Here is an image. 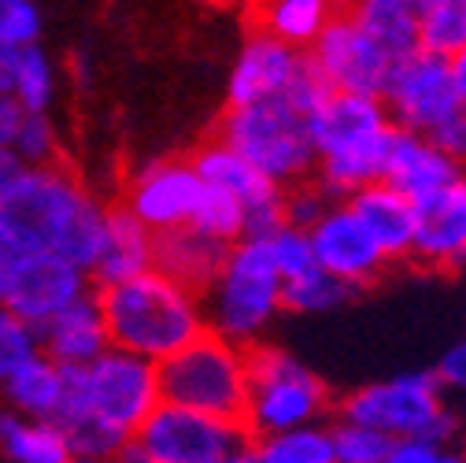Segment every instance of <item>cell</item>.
I'll list each match as a JSON object with an SVG mask.
<instances>
[{"label": "cell", "instance_id": "obj_4", "mask_svg": "<svg viewBox=\"0 0 466 463\" xmlns=\"http://www.w3.org/2000/svg\"><path fill=\"white\" fill-rule=\"evenodd\" d=\"M308 127L315 145V179L333 201L352 197L381 179V159L392 134L381 97L326 89L308 115Z\"/></svg>", "mask_w": 466, "mask_h": 463}, {"label": "cell", "instance_id": "obj_29", "mask_svg": "<svg viewBox=\"0 0 466 463\" xmlns=\"http://www.w3.org/2000/svg\"><path fill=\"white\" fill-rule=\"evenodd\" d=\"M8 93L23 104V111H52L56 93H60V67L37 45H23L15 52V64L8 75Z\"/></svg>", "mask_w": 466, "mask_h": 463}, {"label": "cell", "instance_id": "obj_48", "mask_svg": "<svg viewBox=\"0 0 466 463\" xmlns=\"http://www.w3.org/2000/svg\"><path fill=\"white\" fill-rule=\"evenodd\" d=\"M455 445L466 452V416H459V434H455Z\"/></svg>", "mask_w": 466, "mask_h": 463}, {"label": "cell", "instance_id": "obj_23", "mask_svg": "<svg viewBox=\"0 0 466 463\" xmlns=\"http://www.w3.org/2000/svg\"><path fill=\"white\" fill-rule=\"evenodd\" d=\"M226 249L222 242L200 234L197 226H174V230H163V234H156V271L178 278L182 285H193L197 293L215 278V271L222 267L226 260Z\"/></svg>", "mask_w": 466, "mask_h": 463}, {"label": "cell", "instance_id": "obj_49", "mask_svg": "<svg viewBox=\"0 0 466 463\" xmlns=\"http://www.w3.org/2000/svg\"><path fill=\"white\" fill-rule=\"evenodd\" d=\"M75 463H115V459H75Z\"/></svg>", "mask_w": 466, "mask_h": 463}, {"label": "cell", "instance_id": "obj_13", "mask_svg": "<svg viewBox=\"0 0 466 463\" xmlns=\"http://www.w3.org/2000/svg\"><path fill=\"white\" fill-rule=\"evenodd\" d=\"M304 52H308V64L319 75V82L333 93L381 97V86L392 67V56H385L340 8Z\"/></svg>", "mask_w": 466, "mask_h": 463}, {"label": "cell", "instance_id": "obj_3", "mask_svg": "<svg viewBox=\"0 0 466 463\" xmlns=\"http://www.w3.org/2000/svg\"><path fill=\"white\" fill-rule=\"evenodd\" d=\"M104 312L107 341L148 364H163L208 330L204 304L193 285L156 267L111 285H93Z\"/></svg>", "mask_w": 466, "mask_h": 463}, {"label": "cell", "instance_id": "obj_17", "mask_svg": "<svg viewBox=\"0 0 466 463\" xmlns=\"http://www.w3.org/2000/svg\"><path fill=\"white\" fill-rule=\"evenodd\" d=\"M93 289V278L86 267H78L67 256L56 252H23L8 274L5 289V308L23 315L30 326H41L48 315L67 308L82 293Z\"/></svg>", "mask_w": 466, "mask_h": 463}, {"label": "cell", "instance_id": "obj_8", "mask_svg": "<svg viewBox=\"0 0 466 463\" xmlns=\"http://www.w3.org/2000/svg\"><path fill=\"white\" fill-rule=\"evenodd\" d=\"M215 138L226 141L233 152H241L278 186H293L315 175V145H311L308 111L289 97L226 108Z\"/></svg>", "mask_w": 466, "mask_h": 463}, {"label": "cell", "instance_id": "obj_34", "mask_svg": "<svg viewBox=\"0 0 466 463\" xmlns=\"http://www.w3.org/2000/svg\"><path fill=\"white\" fill-rule=\"evenodd\" d=\"M8 149L23 159V167H41L60 159V130L52 123V111H23V123L12 134Z\"/></svg>", "mask_w": 466, "mask_h": 463}, {"label": "cell", "instance_id": "obj_20", "mask_svg": "<svg viewBox=\"0 0 466 463\" xmlns=\"http://www.w3.org/2000/svg\"><path fill=\"white\" fill-rule=\"evenodd\" d=\"M107 345L111 341H107L96 289L82 293L78 301H71L67 308H60L37 326V349L60 367H82L96 360Z\"/></svg>", "mask_w": 466, "mask_h": 463}, {"label": "cell", "instance_id": "obj_18", "mask_svg": "<svg viewBox=\"0 0 466 463\" xmlns=\"http://www.w3.org/2000/svg\"><path fill=\"white\" fill-rule=\"evenodd\" d=\"M411 263L426 271L466 267V175L433 197L415 201V249Z\"/></svg>", "mask_w": 466, "mask_h": 463}, {"label": "cell", "instance_id": "obj_27", "mask_svg": "<svg viewBox=\"0 0 466 463\" xmlns=\"http://www.w3.org/2000/svg\"><path fill=\"white\" fill-rule=\"evenodd\" d=\"M340 0H267L259 8V30L297 45V48H308L319 30L337 15Z\"/></svg>", "mask_w": 466, "mask_h": 463}, {"label": "cell", "instance_id": "obj_35", "mask_svg": "<svg viewBox=\"0 0 466 463\" xmlns=\"http://www.w3.org/2000/svg\"><path fill=\"white\" fill-rule=\"evenodd\" d=\"M267 252H270V263L278 267L281 278H297L304 274L308 267H315V252H311V238L304 226H293V222H281L274 226L270 234L263 238Z\"/></svg>", "mask_w": 466, "mask_h": 463}, {"label": "cell", "instance_id": "obj_42", "mask_svg": "<svg viewBox=\"0 0 466 463\" xmlns=\"http://www.w3.org/2000/svg\"><path fill=\"white\" fill-rule=\"evenodd\" d=\"M19 123H23V104L8 89H0V145L12 141V134L19 130Z\"/></svg>", "mask_w": 466, "mask_h": 463}, {"label": "cell", "instance_id": "obj_38", "mask_svg": "<svg viewBox=\"0 0 466 463\" xmlns=\"http://www.w3.org/2000/svg\"><path fill=\"white\" fill-rule=\"evenodd\" d=\"M0 41H8L15 48L41 41L37 0H0Z\"/></svg>", "mask_w": 466, "mask_h": 463}, {"label": "cell", "instance_id": "obj_32", "mask_svg": "<svg viewBox=\"0 0 466 463\" xmlns=\"http://www.w3.org/2000/svg\"><path fill=\"white\" fill-rule=\"evenodd\" d=\"M189 226H197L200 234H208V238H215L222 245H233V242L245 238V204L238 197H229L226 190L204 186Z\"/></svg>", "mask_w": 466, "mask_h": 463}, {"label": "cell", "instance_id": "obj_28", "mask_svg": "<svg viewBox=\"0 0 466 463\" xmlns=\"http://www.w3.org/2000/svg\"><path fill=\"white\" fill-rule=\"evenodd\" d=\"M256 463H333L329 423H308L293 430H274L248 441Z\"/></svg>", "mask_w": 466, "mask_h": 463}, {"label": "cell", "instance_id": "obj_11", "mask_svg": "<svg viewBox=\"0 0 466 463\" xmlns=\"http://www.w3.org/2000/svg\"><path fill=\"white\" fill-rule=\"evenodd\" d=\"M248 441L252 437L241 419L208 416L167 400L156 404L134 434L145 463H222Z\"/></svg>", "mask_w": 466, "mask_h": 463}, {"label": "cell", "instance_id": "obj_44", "mask_svg": "<svg viewBox=\"0 0 466 463\" xmlns=\"http://www.w3.org/2000/svg\"><path fill=\"white\" fill-rule=\"evenodd\" d=\"M448 67H451V82H455L459 97L466 100V45H462L455 56H448Z\"/></svg>", "mask_w": 466, "mask_h": 463}, {"label": "cell", "instance_id": "obj_26", "mask_svg": "<svg viewBox=\"0 0 466 463\" xmlns=\"http://www.w3.org/2000/svg\"><path fill=\"white\" fill-rule=\"evenodd\" d=\"M0 448L12 463H75L71 445L56 419L0 412Z\"/></svg>", "mask_w": 466, "mask_h": 463}, {"label": "cell", "instance_id": "obj_39", "mask_svg": "<svg viewBox=\"0 0 466 463\" xmlns=\"http://www.w3.org/2000/svg\"><path fill=\"white\" fill-rule=\"evenodd\" d=\"M430 141H433L448 159H455V163L466 170V100H462L459 108H451L444 119L430 130Z\"/></svg>", "mask_w": 466, "mask_h": 463}, {"label": "cell", "instance_id": "obj_7", "mask_svg": "<svg viewBox=\"0 0 466 463\" xmlns=\"http://www.w3.org/2000/svg\"><path fill=\"white\" fill-rule=\"evenodd\" d=\"M337 396L326 378L281 345L259 341L248 349V396L241 423L248 437L293 430L308 423H329Z\"/></svg>", "mask_w": 466, "mask_h": 463}, {"label": "cell", "instance_id": "obj_9", "mask_svg": "<svg viewBox=\"0 0 466 463\" xmlns=\"http://www.w3.org/2000/svg\"><path fill=\"white\" fill-rule=\"evenodd\" d=\"M159 400L222 419H241L248 396V349L204 330L186 349L156 364Z\"/></svg>", "mask_w": 466, "mask_h": 463}, {"label": "cell", "instance_id": "obj_50", "mask_svg": "<svg viewBox=\"0 0 466 463\" xmlns=\"http://www.w3.org/2000/svg\"><path fill=\"white\" fill-rule=\"evenodd\" d=\"M407 5H415V8H419V0H407Z\"/></svg>", "mask_w": 466, "mask_h": 463}, {"label": "cell", "instance_id": "obj_47", "mask_svg": "<svg viewBox=\"0 0 466 463\" xmlns=\"http://www.w3.org/2000/svg\"><path fill=\"white\" fill-rule=\"evenodd\" d=\"M222 463H256V456H252V445H245L241 452H233L229 459H222Z\"/></svg>", "mask_w": 466, "mask_h": 463}, {"label": "cell", "instance_id": "obj_22", "mask_svg": "<svg viewBox=\"0 0 466 463\" xmlns=\"http://www.w3.org/2000/svg\"><path fill=\"white\" fill-rule=\"evenodd\" d=\"M156 263V234L134 219L123 204H111L104 215L100 230V245L89 263L93 285H111V282H127Z\"/></svg>", "mask_w": 466, "mask_h": 463}, {"label": "cell", "instance_id": "obj_40", "mask_svg": "<svg viewBox=\"0 0 466 463\" xmlns=\"http://www.w3.org/2000/svg\"><path fill=\"white\" fill-rule=\"evenodd\" d=\"M437 378L451 400H466V337H459L437 364Z\"/></svg>", "mask_w": 466, "mask_h": 463}, {"label": "cell", "instance_id": "obj_25", "mask_svg": "<svg viewBox=\"0 0 466 463\" xmlns=\"http://www.w3.org/2000/svg\"><path fill=\"white\" fill-rule=\"evenodd\" d=\"M0 386H5V400L12 412L34 416V419H56V412H60V404H64L67 371L60 364H52L45 353H34Z\"/></svg>", "mask_w": 466, "mask_h": 463}, {"label": "cell", "instance_id": "obj_14", "mask_svg": "<svg viewBox=\"0 0 466 463\" xmlns=\"http://www.w3.org/2000/svg\"><path fill=\"white\" fill-rule=\"evenodd\" d=\"M204 193V179L189 156H170V159H148L141 163L123 186V208L141 219L152 234L186 226L197 211V201Z\"/></svg>", "mask_w": 466, "mask_h": 463}, {"label": "cell", "instance_id": "obj_15", "mask_svg": "<svg viewBox=\"0 0 466 463\" xmlns=\"http://www.w3.org/2000/svg\"><path fill=\"white\" fill-rule=\"evenodd\" d=\"M311 252H315V267L329 271L333 278H340L344 285L370 289L381 282V274L389 271L385 256L378 252L374 238L367 234V226L360 222V215L348 208V201H333L311 226Z\"/></svg>", "mask_w": 466, "mask_h": 463}, {"label": "cell", "instance_id": "obj_6", "mask_svg": "<svg viewBox=\"0 0 466 463\" xmlns=\"http://www.w3.org/2000/svg\"><path fill=\"white\" fill-rule=\"evenodd\" d=\"M333 416L374 427L392 441L426 437V441L451 445L459 434V408L444 393L437 371H407L381 382H367L352 393L337 396Z\"/></svg>", "mask_w": 466, "mask_h": 463}, {"label": "cell", "instance_id": "obj_30", "mask_svg": "<svg viewBox=\"0 0 466 463\" xmlns=\"http://www.w3.org/2000/svg\"><path fill=\"white\" fill-rule=\"evenodd\" d=\"M352 297H356V289L344 285L322 267H308L304 274L281 282V308L289 315H326V312L344 308Z\"/></svg>", "mask_w": 466, "mask_h": 463}, {"label": "cell", "instance_id": "obj_46", "mask_svg": "<svg viewBox=\"0 0 466 463\" xmlns=\"http://www.w3.org/2000/svg\"><path fill=\"white\" fill-rule=\"evenodd\" d=\"M433 463H466V452H462V448L451 441V445H441V448H437Z\"/></svg>", "mask_w": 466, "mask_h": 463}, {"label": "cell", "instance_id": "obj_41", "mask_svg": "<svg viewBox=\"0 0 466 463\" xmlns=\"http://www.w3.org/2000/svg\"><path fill=\"white\" fill-rule=\"evenodd\" d=\"M441 441H426V437H400L392 441L385 463H433Z\"/></svg>", "mask_w": 466, "mask_h": 463}, {"label": "cell", "instance_id": "obj_2", "mask_svg": "<svg viewBox=\"0 0 466 463\" xmlns=\"http://www.w3.org/2000/svg\"><path fill=\"white\" fill-rule=\"evenodd\" d=\"M104 215L107 204H100L93 190H86V182L60 159L23 167L12 190L0 197V219L26 252H56L86 271L100 245Z\"/></svg>", "mask_w": 466, "mask_h": 463}, {"label": "cell", "instance_id": "obj_36", "mask_svg": "<svg viewBox=\"0 0 466 463\" xmlns=\"http://www.w3.org/2000/svg\"><path fill=\"white\" fill-rule=\"evenodd\" d=\"M37 349V326H30L23 315L0 304V382H5L23 360H30Z\"/></svg>", "mask_w": 466, "mask_h": 463}, {"label": "cell", "instance_id": "obj_16", "mask_svg": "<svg viewBox=\"0 0 466 463\" xmlns=\"http://www.w3.org/2000/svg\"><path fill=\"white\" fill-rule=\"evenodd\" d=\"M189 159L197 167V175L204 179V186L226 190L229 197H238L245 204V238H267L274 226L285 222L281 219V186L270 182L259 167H252L226 141L211 138Z\"/></svg>", "mask_w": 466, "mask_h": 463}, {"label": "cell", "instance_id": "obj_45", "mask_svg": "<svg viewBox=\"0 0 466 463\" xmlns=\"http://www.w3.org/2000/svg\"><path fill=\"white\" fill-rule=\"evenodd\" d=\"M15 45L0 41V89H8V75H12V64H15Z\"/></svg>", "mask_w": 466, "mask_h": 463}, {"label": "cell", "instance_id": "obj_33", "mask_svg": "<svg viewBox=\"0 0 466 463\" xmlns=\"http://www.w3.org/2000/svg\"><path fill=\"white\" fill-rule=\"evenodd\" d=\"M329 437H333V463H385L392 448L389 434L337 416L329 419Z\"/></svg>", "mask_w": 466, "mask_h": 463}, {"label": "cell", "instance_id": "obj_31", "mask_svg": "<svg viewBox=\"0 0 466 463\" xmlns=\"http://www.w3.org/2000/svg\"><path fill=\"white\" fill-rule=\"evenodd\" d=\"M419 48L433 56H455L466 45V0H419Z\"/></svg>", "mask_w": 466, "mask_h": 463}, {"label": "cell", "instance_id": "obj_5", "mask_svg": "<svg viewBox=\"0 0 466 463\" xmlns=\"http://www.w3.org/2000/svg\"><path fill=\"white\" fill-rule=\"evenodd\" d=\"M281 274L270 263L263 238H241L226 249L222 267L200 289L204 323L215 337L252 349L267 337L281 308Z\"/></svg>", "mask_w": 466, "mask_h": 463}, {"label": "cell", "instance_id": "obj_12", "mask_svg": "<svg viewBox=\"0 0 466 463\" xmlns=\"http://www.w3.org/2000/svg\"><path fill=\"white\" fill-rule=\"evenodd\" d=\"M381 104L389 111L392 127L430 134L451 108L462 104V97L451 82V67L444 56L415 48L392 60L389 78L381 86Z\"/></svg>", "mask_w": 466, "mask_h": 463}, {"label": "cell", "instance_id": "obj_37", "mask_svg": "<svg viewBox=\"0 0 466 463\" xmlns=\"http://www.w3.org/2000/svg\"><path fill=\"white\" fill-rule=\"evenodd\" d=\"M329 204H333V197L326 193V186L315 175L304 182H293V186H281V219L293 226L308 230Z\"/></svg>", "mask_w": 466, "mask_h": 463}, {"label": "cell", "instance_id": "obj_10", "mask_svg": "<svg viewBox=\"0 0 466 463\" xmlns=\"http://www.w3.org/2000/svg\"><path fill=\"white\" fill-rule=\"evenodd\" d=\"M322 93H326V86L311 71L308 52L259 30V26L245 37L238 60L229 67V78H226V108L289 97L311 115V108L322 100Z\"/></svg>", "mask_w": 466, "mask_h": 463}, {"label": "cell", "instance_id": "obj_24", "mask_svg": "<svg viewBox=\"0 0 466 463\" xmlns=\"http://www.w3.org/2000/svg\"><path fill=\"white\" fill-rule=\"evenodd\" d=\"M340 12L392 60L419 48V19L407 0H340Z\"/></svg>", "mask_w": 466, "mask_h": 463}, {"label": "cell", "instance_id": "obj_1", "mask_svg": "<svg viewBox=\"0 0 466 463\" xmlns=\"http://www.w3.org/2000/svg\"><path fill=\"white\" fill-rule=\"evenodd\" d=\"M64 371L67 386L56 423L71 445V456L115 459V452L137 434V427L159 404L156 364L107 345L96 360Z\"/></svg>", "mask_w": 466, "mask_h": 463}, {"label": "cell", "instance_id": "obj_19", "mask_svg": "<svg viewBox=\"0 0 466 463\" xmlns=\"http://www.w3.org/2000/svg\"><path fill=\"white\" fill-rule=\"evenodd\" d=\"M459 175H466V170L455 159H448L430 141V134L392 127L389 145H385V159H381V182L385 186H392L407 201H422V197H433L437 190L451 186Z\"/></svg>", "mask_w": 466, "mask_h": 463}, {"label": "cell", "instance_id": "obj_43", "mask_svg": "<svg viewBox=\"0 0 466 463\" xmlns=\"http://www.w3.org/2000/svg\"><path fill=\"white\" fill-rule=\"evenodd\" d=\"M19 170H23V159L8 145H0V197L12 190V182L19 179Z\"/></svg>", "mask_w": 466, "mask_h": 463}, {"label": "cell", "instance_id": "obj_21", "mask_svg": "<svg viewBox=\"0 0 466 463\" xmlns=\"http://www.w3.org/2000/svg\"><path fill=\"white\" fill-rule=\"evenodd\" d=\"M348 208L360 215V222L367 226V234L374 238L378 252L385 256L389 267L396 263H411V249H415V201H407L403 193H396L392 186H385L381 179L356 190L352 197H344Z\"/></svg>", "mask_w": 466, "mask_h": 463}]
</instances>
